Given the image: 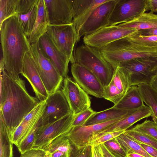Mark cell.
Listing matches in <instances>:
<instances>
[{
    "label": "cell",
    "mask_w": 157,
    "mask_h": 157,
    "mask_svg": "<svg viewBox=\"0 0 157 157\" xmlns=\"http://www.w3.org/2000/svg\"><path fill=\"white\" fill-rule=\"evenodd\" d=\"M19 0H0V26L6 20L16 16Z\"/></svg>",
    "instance_id": "cell-32"
},
{
    "label": "cell",
    "mask_w": 157,
    "mask_h": 157,
    "mask_svg": "<svg viewBox=\"0 0 157 157\" xmlns=\"http://www.w3.org/2000/svg\"><path fill=\"white\" fill-rule=\"evenodd\" d=\"M138 86L143 101L152 111L153 121L157 124V90L150 84H141Z\"/></svg>",
    "instance_id": "cell-27"
},
{
    "label": "cell",
    "mask_w": 157,
    "mask_h": 157,
    "mask_svg": "<svg viewBox=\"0 0 157 157\" xmlns=\"http://www.w3.org/2000/svg\"><path fill=\"white\" fill-rule=\"evenodd\" d=\"M138 31L132 28L124 27L118 25L103 27L83 38L85 44L100 49L116 40L127 37Z\"/></svg>",
    "instance_id": "cell-9"
},
{
    "label": "cell",
    "mask_w": 157,
    "mask_h": 157,
    "mask_svg": "<svg viewBox=\"0 0 157 157\" xmlns=\"http://www.w3.org/2000/svg\"><path fill=\"white\" fill-rule=\"evenodd\" d=\"M71 111L77 114L90 108L91 101L88 94L68 76L64 78L61 90Z\"/></svg>",
    "instance_id": "cell-12"
},
{
    "label": "cell",
    "mask_w": 157,
    "mask_h": 157,
    "mask_svg": "<svg viewBox=\"0 0 157 157\" xmlns=\"http://www.w3.org/2000/svg\"><path fill=\"white\" fill-rule=\"evenodd\" d=\"M91 147L92 157H104L100 144L92 145Z\"/></svg>",
    "instance_id": "cell-45"
},
{
    "label": "cell",
    "mask_w": 157,
    "mask_h": 157,
    "mask_svg": "<svg viewBox=\"0 0 157 157\" xmlns=\"http://www.w3.org/2000/svg\"><path fill=\"white\" fill-rule=\"evenodd\" d=\"M45 102V107L40 119L42 125L57 120L71 112L61 90L49 95Z\"/></svg>",
    "instance_id": "cell-13"
},
{
    "label": "cell",
    "mask_w": 157,
    "mask_h": 157,
    "mask_svg": "<svg viewBox=\"0 0 157 157\" xmlns=\"http://www.w3.org/2000/svg\"><path fill=\"white\" fill-rule=\"evenodd\" d=\"M49 24V17L44 0H39L36 18L32 31L28 37L30 43L38 40L46 33Z\"/></svg>",
    "instance_id": "cell-24"
},
{
    "label": "cell",
    "mask_w": 157,
    "mask_h": 157,
    "mask_svg": "<svg viewBox=\"0 0 157 157\" xmlns=\"http://www.w3.org/2000/svg\"><path fill=\"white\" fill-rule=\"evenodd\" d=\"M118 1L108 0L97 7L81 29L79 37L108 26L109 19Z\"/></svg>",
    "instance_id": "cell-11"
},
{
    "label": "cell",
    "mask_w": 157,
    "mask_h": 157,
    "mask_svg": "<svg viewBox=\"0 0 157 157\" xmlns=\"http://www.w3.org/2000/svg\"><path fill=\"white\" fill-rule=\"evenodd\" d=\"M147 9L152 13L157 12V0H147Z\"/></svg>",
    "instance_id": "cell-46"
},
{
    "label": "cell",
    "mask_w": 157,
    "mask_h": 157,
    "mask_svg": "<svg viewBox=\"0 0 157 157\" xmlns=\"http://www.w3.org/2000/svg\"><path fill=\"white\" fill-rule=\"evenodd\" d=\"M102 149L104 157H115L108 150L104 144H100Z\"/></svg>",
    "instance_id": "cell-48"
},
{
    "label": "cell",
    "mask_w": 157,
    "mask_h": 157,
    "mask_svg": "<svg viewBox=\"0 0 157 157\" xmlns=\"http://www.w3.org/2000/svg\"><path fill=\"white\" fill-rule=\"evenodd\" d=\"M122 119L91 125L73 127L66 136L69 140L72 146L77 147H83L87 145L92 135Z\"/></svg>",
    "instance_id": "cell-17"
},
{
    "label": "cell",
    "mask_w": 157,
    "mask_h": 157,
    "mask_svg": "<svg viewBox=\"0 0 157 157\" xmlns=\"http://www.w3.org/2000/svg\"><path fill=\"white\" fill-rule=\"evenodd\" d=\"M116 137L104 143V144L105 146L110 153L115 157H128L127 153L118 142Z\"/></svg>",
    "instance_id": "cell-39"
},
{
    "label": "cell",
    "mask_w": 157,
    "mask_h": 157,
    "mask_svg": "<svg viewBox=\"0 0 157 157\" xmlns=\"http://www.w3.org/2000/svg\"><path fill=\"white\" fill-rule=\"evenodd\" d=\"M46 152L40 148H32L21 153L20 157H44Z\"/></svg>",
    "instance_id": "cell-42"
},
{
    "label": "cell",
    "mask_w": 157,
    "mask_h": 157,
    "mask_svg": "<svg viewBox=\"0 0 157 157\" xmlns=\"http://www.w3.org/2000/svg\"><path fill=\"white\" fill-rule=\"evenodd\" d=\"M119 66L128 72L130 86L144 83L150 84L157 75V57L148 56L136 58L121 63Z\"/></svg>",
    "instance_id": "cell-6"
},
{
    "label": "cell",
    "mask_w": 157,
    "mask_h": 157,
    "mask_svg": "<svg viewBox=\"0 0 157 157\" xmlns=\"http://www.w3.org/2000/svg\"><path fill=\"white\" fill-rule=\"evenodd\" d=\"M22 75L30 83L36 97L40 101L45 100L49 96L30 53L27 52L23 63Z\"/></svg>",
    "instance_id": "cell-20"
},
{
    "label": "cell",
    "mask_w": 157,
    "mask_h": 157,
    "mask_svg": "<svg viewBox=\"0 0 157 157\" xmlns=\"http://www.w3.org/2000/svg\"><path fill=\"white\" fill-rule=\"evenodd\" d=\"M124 132L138 142L152 147L157 149V140L132 128L126 130Z\"/></svg>",
    "instance_id": "cell-35"
},
{
    "label": "cell",
    "mask_w": 157,
    "mask_h": 157,
    "mask_svg": "<svg viewBox=\"0 0 157 157\" xmlns=\"http://www.w3.org/2000/svg\"><path fill=\"white\" fill-rule=\"evenodd\" d=\"M95 112L90 108L76 114L72 127L84 125L89 118Z\"/></svg>",
    "instance_id": "cell-40"
},
{
    "label": "cell",
    "mask_w": 157,
    "mask_h": 157,
    "mask_svg": "<svg viewBox=\"0 0 157 157\" xmlns=\"http://www.w3.org/2000/svg\"><path fill=\"white\" fill-rule=\"evenodd\" d=\"M71 72L76 82L88 94L103 98L104 86L91 71L78 63L71 64Z\"/></svg>",
    "instance_id": "cell-14"
},
{
    "label": "cell",
    "mask_w": 157,
    "mask_h": 157,
    "mask_svg": "<svg viewBox=\"0 0 157 157\" xmlns=\"http://www.w3.org/2000/svg\"><path fill=\"white\" fill-rule=\"evenodd\" d=\"M51 157H69L67 153L59 151H56L50 153Z\"/></svg>",
    "instance_id": "cell-47"
},
{
    "label": "cell",
    "mask_w": 157,
    "mask_h": 157,
    "mask_svg": "<svg viewBox=\"0 0 157 157\" xmlns=\"http://www.w3.org/2000/svg\"><path fill=\"white\" fill-rule=\"evenodd\" d=\"M73 146L66 135L58 137L42 148L50 153L56 151L65 152L70 155Z\"/></svg>",
    "instance_id": "cell-31"
},
{
    "label": "cell",
    "mask_w": 157,
    "mask_h": 157,
    "mask_svg": "<svg viewBox=\"0 0 157 157\" xmlns=\"http://www.w3.org/2000/svg\"><path fill=\"white\" fill-rule=\"evenodd\" d=\"M112 80L118 89L124 94L130 87L129 74L122 67L118 66L115 69Z\"/></svg>",
    "instance_id": "cell-30"
},
{
    "label": "cell",
    "mask_w": 157,
    "mask_h": 157,
    "mask_svg": "<svg viewBox=\"0 0 157 157\" xmlns=\"http://www.w3.org/2000/svg\"><path fill=\"white\" fill-rule=\"evenodd\" d=\"M116 138L128 154L130 153H135L146 157H151L137 141L125 133L124 132Z\"/></svg>",
    "instance_id": "cell-28"
},
{
    "label": "cell",
    "mask_w": 157,
    "mask_h": 157,
    "mask_svg": "<svg viewBox=\"0 0 157 157\" xmlns=\"http://www.w3.org/2000/svg\"><path fill=\"white\" fill-rule=\"evenodd\" d=\"M152 113L151 108L144 105L127 117L108 126L98 133L125 131L137 121L151 116Z\"/></svg>",
    "instance_id": "cell-22"
},
{
    "label": "cell",
    "mask_w": 157,
    "mask_h": 157,
    "mask_svg": "<svg viewBox=\"0 0 157 157\" xmlns=\"http://www.w3.org/2000/svg\"><path fill=\"white\" fill-rule=\"evenodd\" d=\"M0 157H13V144L9 130L0 114Z\"/></svg>",
    "instance_id": "cell-29"
},
{
    "label": "cell",
    "mask_w": 157,
    "mask_h": 157,
    "mask_svg": "<svg viewBox=\"0 0 157 157\" xmlns=\"http://www.w3.org/2000/svg\"><path fill=\"white\" fill-rule=\"evenodd\" d=\"M29 52L49 95L59 90L64 78L43 54L38 40L30 43Z\"/></svg>",
    "instance_id": "cell-5"
},
{
    "label": "cell",
    "mask_w": 157,
    "mask_h": 157,
    "mask_svg": "<svg viewBox=\"0 0 157 157\" xmlns=\"http://www.w3.org/2000/svg\"><path fill=\"white\" fill-rule=\"evenodd\" d=\"M107 0H73L74 15L72 23L78 35L81 29L95 9Z\"/></svg>",
    "instance_id": "cell-21"
},
{
    "label": "cell",
    "mask_w": 157,
    "mask_h": 157,
    "mask_svg": "<svg viewBox=\"0 0 157 157\" xmlns=\"http://www.w3.org/2000/svg\"><path fill=\"white\" fill-rule=\"evenodd\" d=\"M38 41L43 54L52 62L65 78L69 71L70 60L68 57L57 48L46 33L41 36Z\"/></svg>",
    "instance_id": "cell-16"
},
{
    "label": "cell",
    "mask_w": 157,
    "mask_h": 157,
    "mask_svg": "<svg viewBox=\"0 0 157 157\" xmlns=\"http://www.w3.org/2000/svg\"><path fill=\"white\" fill-rule=\"evenodd\" d=\"M136 33L127 37V38L138 44L157 49V36H144Z\"/></svg>",
    "instance_id": "cell-38"
},
{
    "label": "cell",
    "mask_w": 157,
    "mask_h": 157,
    "mask_svg": "<svg viewBox=\"0 0 157 157\" xmlns=\"http://www.w3.org/2000/svg\"><path fill=\"white\" fill-rule=\"evenodd\" d=\"M100 50L103 57L115 70L121 63L132 59L157 57V49L138 44L127 37L113 42Z\"/></svg>",
    "instance_id": "cell-3"
},
{
    "label": "cell",
    "mask_w": 157,
    "mask_h": 157,
    "mask_svg": "<svg viewBox=\"0 0 157 157\" xmlns=\"http://www.w3.org/2000/svg\"><path fill=\"white\" fill-rule=\"evenodd\" d=\"M132 129L157 140V124L154 121L146 120Z\"/></svg>",
    "instance_id": "cell-37"
},
{
    "label": "cell",
    "mask_w": 157,
    "mask_h": 157,
    "mask_svg": "<svg viewBox=\"0 0 157 157\" xmlns=\"http://www.w3.org/2000/svg\"><path fill=\"white\" fill-rule=\"evenodd\" d=\"M50 24L72 23L74 2L72 0H44Z\"/></svg>",
    "instance_id": "cell-15"
},
{
    "label": "cell",
    "mask_w": 157,
    "mask_h": 157,
    "mask_svg": "<svg viewBox=\"0 0 157 157\" xmlns=\"http://www.w3.org/2000/svg\"><path fill=\"white\" fill-rule=\"evenodd\" d=\"M41 125L40 119L36 125L21 141L17 147L21 153L33 148L36 132L39 127Z\"/></svg>",
    "instance_id": "cell-34"
},
{
    "label": "cell",
    "mask_w": 157,
    "mask_h": 157,
    "mask_svg": "<svg viewBox=\"0 0 157 157\" xmlns=\"http://www.w3.org/2000/svg\"><path fill=\"white\" fill-rule=\"evenodd\" d=\"M0 31L4 70L10 76H17L22 72L24 59L30 50V43L16 16L4 21Z\"/></svg>",
    "instance_id": "cell-2"
},
{
    "label": "cell",
    "mask_w": 157,
    "mask_h": 157,
    "mask_svg": "<svg viewBox=\"0 0 157 157\" xmlns=\"http://www.w3.org/2000/svg\"><path fill=\"white\" fill-rule=\"evenodd\" d=\"M128 157H146L141 154L135 153H130L128 154Z\"/></svg>",
    "instance_id": "cell-50"
},
{
    "label": "cell",
    "mask_w": 157,
    "mask_h": 157,
    "mask_svg": "<svg viewBox=\"0 0 157 157\" xmlns=\"http://www.w3.org/2000/svg\"><path fill=\"white\" fill-rule=\"evenodd\" d=\"M139 88L136 86H130L121 100L113 106L119 109L136 110L144 105Z\"/></svg>",
    "instance_id": "cell-25"
},
{
    "label": "cell",
    "mask_w": 157,
    "mask_h": 157,
    "mask_svg": "<svg viewBox=\"0 0 157 157\" xmlns=\"http://www.w3.org/2000/svg\"><path fill=\"white\" fill-rule=\"evenodd\" d=\"M125 131H118L106 133H98L90 138L87 145H97L117 137Z\"/></svg>",
    "instance_id": "cell-36"
},
{
    "label": "cell",
    "mask_w": 157,
    "mask_h": 157,
    "mask_svg": "<svg viewBox=\"0 0 157 157\" xmlns=\"http://www.w3.org/2000/svg\"><path fill=\"white\" fill-rule=\"evenodd\" d=\"M69 157H92L91 146L80 148L73 146Z\"/></svg>",
    "instance_id": "cell-41"
},
{
    "label": "cell",
    "mask_w": 157,
    "mask_h": 157,
    "mask_svg": "<svg viewBox=\"0 0 157 157\" xmlns=\"http://www.w3.org/2000/svg\"><path fill=\"white\" fill-rule=\"evenodd\" d=\"M138 143L144 150L151 157H157V149L143 143Z\"/></svg>",
    "instance_id": "cell-44"
},
{
    "label": "cell",
    "mask_w": 157,
    "mask_h": 157,
    "mask_svg": "<svg viewBox=\"0 0 157 157\" xmlns=\"http://www.w3.org/2000/svg\"><path fill=\"white\" fill-rule=\"evenodd\" d=\"M46 106L45 100L40 101L21 121L10 136L13 144L17 147L22 140L36 125L41 118Z\"/></svg>",
    "instance_id": "cell-18"
},
{
    "label": "cell",
    "mask_w": 157,
    "mask_h": 157,
    "mask_svg": "<svg viewBox=\"0 0 157 157\" xmlns=\"http://www.w3.org/2000/svg\"><path fill=\"white\" fill-rule=\"evenodd\" d=\"M136 110L124 109L113 106L104 110L96 112L89 118L84 125H91L123 118L127 117Z\"/></svg>",
    "instance_id": "cell-23"
},
{
    "label": "cell",
    "mask_w": 157,
    "mask_h": 157,
    "mask_svg": "<svg viewBox=\"0 0 157 157\" xmlns=\"http://www.w3.org/2000/svg\"><path fill=\"white\" fill-rule=\"evenodd\" d=\"M74 63L91 71L104 87L110 83L115 70L103 57L99 49L85 44L78 46L74 52Z\"/></svg>",
    "instance_id": "cell-4"
},
{
    "label": "cell",
    "mask_w": 157,
    "mask_h": 157,
    "mask_svg": "<svg viewBox=\"0 0 157 157\" xmlns=\"http://www.w3.org/2000/svg\"><path fill=\"white\" fill-rule=\"evenodd\" d=\"M147 0H118L109 20V26L127 22L147 11Z\"/></svg>",
    "instance_id": "cell-10"
},
{
    "label": "cell",
    "mask_w": 157,
    "mask_h": 157,
    "mask_svg": "<svg viewBox=\"0 0 157 157\" xmlns=\"http://www.w3.org/2000/svg\"><path fill=\"white\" fill-rule=\"evenodd\" d=\"M39 0H19L17 15L19 23L28 37L33 30L38 13Z\"/></svg>",
    "instance_id": "cell-19"
},
{
    "label": "cell",
    "mask_w": 157,
    "mask_h": 157,
    "mask_svg": "<svg viewBox=\"0 0 157 157\" xmlns=\"http://www.w3.org/2000/svg\"><path fill=\"white\" fill-rule=\"evenodd\" d=\"M0 114L10 137L22 119L40 101L29 94L24 81L19 76H10L3 69L0 70Z\"/></svg>",
    "instance_id": "cell-1"
},
{
    "label": "cell",
    "mask_w": 157,
    "mask_h": 157,
    "mask_svg": "<svg viewBox=\"0 0 157 157\" xmlns=\"http://www.w3.org/2000/svg\"><path fill=\"white\" fill-rule=\"evenodd\" d=\"M150 84L157 90V75L153 78Z\"/></svg>",
    "instance_id": "cell-49"
},
{
    "label": "cell",
    "mask_w": 157,
    "mask_h": 157,
    "mask_svg": "<svg viewBox=\"0 0 157 157\" xmlns=\"http://www.w3.org/2000/svg\"><path fill=\"white\" fill-rule=\"evenodd\" d=\"M46 33L54 44L74 63V50L80 39L73 23L68 24H49Z\"/></svg>",
    "instance_id": "cell-7"
},
{
    "label": "cell",
    "mask_w": 157,
    "mask_h": 157,
    "mask_svg": "<svg viewBox=\"0 0 157 157\" xmlns=\"http://www.w3.org/2000/svg\"><path fill=\"white\" fill-rule=\"evenodd\" d=\"M75 115L71 111L57 120L40 126L35 135L33 148L42 149L58 137L67 134L73 127Z\"/></svg>",
    "instance_id": "cell-8"
},
{
    "label": "cell",
    "mask_w": 157,
    "mask_h": 157,
    "mask_svg": "<svg viewBox=\"0 0 157 157\" xmlns=\"http://www.w3.org/2000/svg\"><path fill=\"white\" fill-rule=\"evenodd\" d=\"M136 33L144 36H157V28L138 30Z\"/></svg>",
    "instance_id": "cell-43"
},
{
    "label": "cell",
    "mask_w": 157,
    "mask_h": 157,
    "mask_svg": "<svg viewBox=\"0 0 157 157\" xmlns=\"http://www.w3.org/2000/svg\"><path fill=\"white\" fill-rule=\"evenodd\" d=\"M124 94L121 92L111 80L107 86L104 87L103 98L113 103L117 104Z\"/></svg>",
    "instance_id": "cell-33"
},
{
    "label": "cell",
    "mask_w": 157,
    "mask_h": 157,
    "mask_svg": "<svg viewBox=\"0 0 157 157\" xmlns=\"http://www.w3.org/2000/svg\"><path fill=\"white\" fill-rule=\"evenodd\" d=\"M44 157H51L50 153L46 152V154Z\"/></svg>",
    "instance_id": "cell-51"
},
{
    "label": "cell",
    "mask_w": 157,
    "mask_h": 157,
    "mask_svg": "<svg viewBox=\"0 0 157 157\" xmlns=\"http://www.w3.org/2000/svg\"><path fill=\"white\" fill-rule=\"evenodd\" d=\"M117 25L137 30L157 28V14L150 12L144 13L132 20Z\"/></svg>",
    "instance_id": "cell-26"
}]
</instances>
